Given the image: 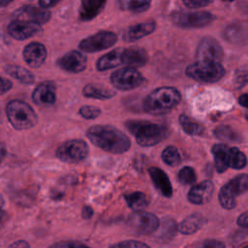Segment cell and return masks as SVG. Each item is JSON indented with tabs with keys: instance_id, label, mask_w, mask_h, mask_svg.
I'll return each instance as SVG.
<instances>
[{
	"instance_id": "1",
	"label": "cell",
	"mask_w": 248,
	"mask_h": 248,
	"mask_svg": "<svg viewBox=\"0 0 248 248\" xmlns=\"http://www.w3.org/2000/svg\"><path fill=\"white\" fill-rule=\"evenodd\" d=\"M86 136L94 145L114 154L124 153L131 146L130 139L110 125L92 126L87 130Z\"/></svg>"
},
{
	"instance_id": "2",
	"label": "cell",
	"mask_w": 248,
	"mask_h": 248,
	"mask_svg": "<svg viewBox=\"0 0 248 248\" xmlns=\"http://www.w3.org/2000/svg\"><path fill=\"white\" fill-rule=\"evenodd\" d=\"M180 100L181 95L176 88L170 86L159 87L145 97L143 109L150 114H165L174 108Z\"/></svg>"
},
{
	"instance_id": "3",
	"label": "cell",
	"mask_w": 248,
	"mask_h": 248,
	"mask_svg": "<svg viewBox=\"0 0 248 248\" xmlns=\"http://www.w3.org/2000/svg\"><path fill=\"white\" fill-rule=\"evenodd\" d=\"M125 125L141 146L155 145L169 135L167 127L150 121L129 120Z\"/></svg>"
},
{
	"instance_id": "4",
	"label": "cell",
	"mask_w": 248,
	"mask_h": 248,
	"mask_svg": "<svg viewBox=\"0 0 248 248\" xmlns=\"http://www.w3.org/2000/svg\"><path fill=\"white\" fill-rule=\"evenodd\" d=\"M8 120L16 130H27L37 123V114L30 105L23 101L13 100L6 107Z\"/></svg>"
},
{
	"instance_id": "5",
	"label": "cell",
	"mask_w": 248,
	"mask_h": 248,
	"mask_svg": "<svg viewBox=\"0 0 248 248\" xmlns=\"http://www.w3.org/2000/svg\"><path fill=\"white\" fill-rule=\"evenodd\" d=\"M186 75L200 82H216L225 75V68L221 63L197 61L186 68Z\"/></svg>"
},
{
	"instance_id": "6",
	"label": "cell",
	"mask_w": 248,
	"mask_h": 248,
	"mask_svg": "<svg viewBox=\"0 0 248 248\" xmlns=\"http://www.w3.org/2000/svg\"><path fill=\"white\" fill-rule=\"evenodd\" d=\"M248 190V174L241 173L228 181L219 192V202L225 209H232L236 205V197Z\"/></svg>"
},
{
	"instance_id": "7",
	"label": "cell",
	"mask_w": 248,
	"mask_h": 248,
	"mask_svg": "<svg viewBox=\"0 0 248 248\" xmlns=\"http://www.w3.org/2000/svg\"><path fill=\"white\" fill-rule=\"evenodd\" d=\"M171 21L183 28H199L203 27L211 23L215 16L205 11L201 12H184V11H176L170 15Z\"/></svg>"
},
{
	"instance_id": "8",
	"label": "cell",
	"mask_w": 248,
	"mask_h": 248,
	"mask_svg": "<svg viewBox=\"0 0 248 248\" xmlns=\"http://www.w3.org/2000/svg\"><path fill=\"white\" fill-rule=\"evenodd\" d=\"M89 152L87 143L82 140H70L60 144L56 149V156L63 162L77 164L83 161Z\"/></svg>"
},
{
	"instance_id": "9",
	"label": "cell",
	"mask_w": 248,
	"mask_h": 248,
	"mask_svg": "<svg viewBox=\"0 0 248 248\" xmlns=\"http://www.w3.org/2000/svg\"><path fill=\"white\" fill-rule=\"evenodd\" d=\"M128 227L137 234L147 235L156 232L160 226L158 217L152 213L139 211L130 215Z\"/></svg>"
},
{
	"instance_id": "10",
	"label": "cell",
	"mask_w": 248,
	"mask_h": 248,
	"mask_svg": "<svg viewBox=\"0 0 248 248\" xmlns=\"http://www.w3.org/2000/svg\"><path fill=\"white\" fill-rule=\"evenodd\" d=\"M110 81L117 89L132 90L140 86L144 81V78L138 70L124 67L111 74Z\"/></svg>"
},
{
	"instance_id": "11",
	"label": "cell",
	"mask_w": 248,
	"mask_h": 248,
	"mask_svg": "<svg viewBox=\"0 0 248 248\" xmlns=\"http://www.w3.org/2000/svg\"><path fill=\"white\" fill-rule=\"evenodd\" d=\"M117 41L115 33L110 31H100L83 39L78 47L84 52H96L112 46Z\"/></svg>"
},
{
	"instance_id": "12",
	"label": "cell",
	"mask_w": 248,
	"mask_h": 248,
	"mask_svg": "<svg viewBox=\"0 0 248 248\" xmlns=\"http://www.w3.org/2000/svg\"><path fill=\"white\" fill-rule=\"evenodd\" d=\"M196 57L198 61L221 63L224 57V51L220 43L214 38L203 37L198 45Z\"/></svg>"
},
{
	"instance_id": "13",
	"label": "cell",
	"mask_w": 248,
	"mask_h": 248,
	"mask_svg": "<svg viewBox=\"0 0 248 248\" xmlns=\"http://www.w3.org/2000/svg\"><path fill=\"white\" fill-rule=\"evenodd\" d=\"M51 14L46 9L37 8L34 6H23L14 12L15 20L31 21L38 24L46 23L49 20Z\"/></svg>"
},
{
	"instance_id": "14",
	"label": "cell",
	"mask_w": 248,
	"mask_h": 248,
	"mask_svg": "<svg viewBox=\"0 0 248 248\" xmlns=\"http://www.w3.org/2000/svg\"><path fill=\"white\" fill-rule=\"evenodd\" d=\"M86 64V56L78 50H71L57 60V65L60 69L74 74L82 72L85 69Z\"/></svg>"
},
{
	"instance_id": "15",
	"label": "cell",
	"mask_w": 248,
	"mask_h": 248,
	"mask_svg": "<svg viewBox=\"0 0 248 248\" xmlns=\"http://www.w3.org/2000/svg\"><path fill=\"white\" fill-rule=\"evenodd\" d=\"M41 31V25L31 21L13 20L8 26L9 34L16 40L28 39L39 34Z\"/></svg>"
},
{
	"instance_id": "16",
	"label": "cell",
	"mask_w": 248,
	"mask_h": 248,
	"mask_svg": "<svg viewBox=\"0 0 248 248\" xmlns=\"http://www.w3.org/2000/svg\"><path fill=\"white\" fill-rule=\"evenodd\" d=\"M33 102L40 107H50L56 101V86L52 81L40 83L32 94Z\"/></svg>"
},
{
	"instance_id": "17",
	"label": "cell",
	"mask_w": 248,
	"mask_h": 248,
	"mask_svg": "<svg viewBox=\"0 0 248 248\" xmlns=\"http://www.w3.org/2000/svg\"><path fill=\"white\" fill-rule=\"evenodd\" d=\"M23 58L29 67L38 68L46 58V48L39 42L29 43L23 49Z\"/></svg>"
},
{
	"instance_id": "18",
	"label": "cell",
	"mask_w": 248,
	"mask_h": 248,
	"mask_svg": "<svg viewBox=\"0 0 248 248\" xmlns=\"http://www.w3.org/2000/svg\"><path fill=\"white\" fill-rule=\"evenodd\" d=\"M214 185L211 180H203L202 182L194 185L188 192L187 199L194 204H203L212 197Z\"/></svg>"
},
{
	"instance_id": "19",
	"label": "cell",
	"mask_w": 248,
	"mask_h": 248,
	"mask_svg": "<svg viewBox=\"0 0 248 248\" xmlns=\"http://www.w3.org/2000/svg\"><path fill=\"white\" fill-rule=\"evenodd\" d=\"M151 180L156 189L165 197L170 198L172 195L171 183L164 170L159 168L151 167L148 170Z\"/></svg>"
},
{
	"instance_id": "20",
	"label": "cell",
	"mask_w": 248,
	"mask_h": 248,
	"mask_svg": "<svg viewBox=\"0 0 248 248\" xmlns=\"http://www.w3.org/2000/svg\"><path fill=\"white\" fill-rule=\"evenodd\" d=\"M155 28L156 23L153 20L140 22L128 27L123 34V39L126 42H134L151 34L155 30Z\"/></svg>"
},
{
	"instance_id": "21",
	"label": "cell",
	"mask_w": 248,
	"mask_h": 248,
	"mask_svg": "<svg viewBox=\"0 0 248 248\" xmlns=\"http://www.w3.org/2000/svg\"><path fill=\"white\" fill-rule=\"evenodd\" d=\"M147 62V53L140 47H130L123 49L122 64L129 68H139L145 65Z\"/></svg>"
},
{
	"instance_id": "22",
	"label": "cell",
	"mask_w": 248,
	"mask_h": 248,
	"mask_svg": "<svg viewBox=\"0 0 248 248\" xmlns=\"http://www.w3.org/2000/svg\"><path fill=\"white\" fill-rule=\"evenodd\" d=\"M106 1L102 0H83L80 4L79 17L87 21L96 17L105 8Z\"/></svg>"
},
{
	"instance_id": "23",
	"label": "cell",
	"mask_w": 248,
	"mask_h": 248,
	"mask_svg": "<svg viewBox=\"0 0 248 248\" xmlns=\"http://www.w3.org/2000/svg\"><path fill=\"white\" fill-rule=\"evenodd\" d=\"M230 151L231 147L218 143L214 144L211 148L213 154L215 168L218 172H224L228 168H230Z\"/></svg>"
},
{
	"instance_id": "24",
	"label": "cell",
	"mask_w": 248,
	"mask_h": 248,
	"mask_svg": "<svg viewBox=\"0 0 248 248\" xmlns=\"http://www.w3.org/2000/svg\"><path fill=\"white\" fill-rule=\"evenodd\" d=\"M205 223V218L200 213H193L183 219L177 226V230L182 234H192L198 232Z\"/></svg>"
},
{
	"instance_id": "25",
	"label": "cell",
	"mask_w": 248,
	"mask_h": 248,
	"mask_svg": "<svg viewBox=\"0 0 248 248\" xmlns=\"http://www.w3.org/2000/svg\"><path fill=\"white\" fill-rule=\"evenodd\" d=\"M122 52L123 49L116 48L101 56L96 63L97 69L99 71H107L119 66L122 64Z\"/></svg>"
},
{
	"instance_id": "26",
	"label": "cell",
	"mask_w": 248,
	"mask_h": 248,
	"mask_svg": "<svg viewBox=\"0 0 248 248\" xmlns=\"http://www.w3.org/2000/svg\"><path fill=\"white\" fill-rule=\"evenodd\" d=\"M224 36L230 42H240L248 38V23L239 22L229 25L224 31Z\"/></svg>"
},
{
	"instance_id": "27",
	"label": "cell",
	"mask_w": 248,
	"mask_h": 248,
	"mask_svg": "<svg viewBox=\"0 0 248 248\" xmlns=\"http://www.w3.org/2000/svg\"><path fill=\"white\" fill-rule=\"evenodd\" d=\"M5 72L23 84H31L35 81V76L27 69L18 65H8L5 67Z\"/></svg>"
},
{
	"instance_id": "28",
	"label": "cell",
	"mask_w": 248,
	"mask_h": 248,
	"mask_svg": "<svg viewBox=\"0 0 248 248\" xmlns=\"http://www.w3.org/2000/svg\"><path fill=\"white\" fill-rule=\"evenodd\" d=\"M82 94L84 97L87 98L105 100L112 98L115 95V92L108 88H104L94 84H86L82 89Z\"/></svg>"
},
{
	"instance_id": "29",
	"label": "cell",
	"mask_w": 248,
	"mask_h": 248,
	"mask_svg": "<svg viewBox=\"0 0 248 248\" xmlns=\"http://www.w3.org/2000/svg\"><path fill=\"white\" fill-rule=\"evenodd\" d=\"M124 199H125L128 206L136 212L141 211L148 204L146 196L141 192H134V193H130V194H125Z\"/></svg>"
},
{
	"instance_id": "30",
	"label": "cell",
	"mask_w": 248,
	"mask_h": 248,
	"mask_svg": "<svg viewBox=\"0 0 248 248\" xmlns=\"http://www.w3.org/2000/svg\"><path fill=\"white\" fill-rule=\"evenodd\" d=\"M179 122L184 132L188 135L198 136L202 135L203 132V127L200 123L191 119L188 115L181 114L179 117Z\"/></svg>"
},
{
	"instance_id": "31",
	"label": "cell",
	"mask_w": 248,
	"mask_h": 248,
	"mask_svg": "<svg viewBox=\"0 0 248 248\" xmlns=\"http://www.w3.org/2000/svg\"><path fill=\"white\" fill-rule=\"evenodd\" d=\"M247 164V158L243 152L236 147H231L230 151V168L240 170Z\"/></svg>"
},
{
	"instance_id": "32",
	"label": "cell",
	"mask_w": 248,
	"mask_h": 248,
	"mask_svg": "<svg viewBox=\"0 0 248 248\" xmlns=\"http://www.w3.org/2000/svg\"><path fill=\"white\" fill-rule=\"evenodd\" d=\"M162 160L169 166H176L181 161L179 151L174 146H168L162 152Z\"/></svg>"
},
{
	"instance_id": "33",
	"label": "cell",
	"mask_w": 248,
	"mask_h": 248,
	"mask_svg": "<svg viewBox=\"0 0 248 248\" xmlns=\"http://www.w3.org/2000/svg\"><path fill=\"white\" fill-rule=\"evenodd\" d=\"M119 6L121 7V9H126L133 13L139 14V13L145 12L150 6V2L149 1H121L119 2Z\"/></svg>"
},
{
	"instance_id": "34",
	"label": "cell",
	"mask_w": 248,
	"mask_h": 248,
	"mask_svg": "<svg viewBox=\"0 0 248 248\" xmlns=\"http://www.w3.org/2000/svg\"><path fill=\"white\" fill-rule=\"evenodd\" d=\"M177 178L183 185H192L196 181V172L191 167H183L179 170Z\"/></svg>"
},
{
	"instance_id": "35",
	"label": "cell",
	"mask_w": 248,
	"mask_h": 248,
	"mask_svg": "<svg viewBox=\"0 0 248 248\" xmlns=\"http://www.w3.org/2000/svg\"><path fill=\"white\" fill-rule=\"evenodd\" d=\"M214 134L215 136L220 139V140H229V141H232V140H237L238 136L229 127V126H219L214 130Z\"/></svg>"
},
{
	"instance_id": "36",
	"label": "cell",
	"mask_w": 248,
	"mask_h": 248,
	"mask_svg": "<svg viewBox=\"0 0 248 248\" xmlns=\"http://www.w3.org/2000/svg\"><path fill=\"white\" fill-rule=\"evenodd\" d=\"M79 114L85 119H95L101 114V109L94 106H82L79 108Z\"/></svg>"
},
{
	"instance_id": "37",
	"label": "cell",
	"mask_w": 248,
	"mask_h": 248,
	"mask_svg": "<svg viewBox=\"0 0 248 248\" xmlns=\"http://www.w3.org/2000/svg\"><path fill=\"white\" fill-rule=\"evenodd\" d=\"M109 248H150L147 244L139 240H124L111 244Z\"/></svg>"
},
{
	"instance_id": "38",
	"label": "cell",
	"mask_w": 248,
	"mask_h": 248,
	"mask_svg": "<svg viewBox=\"0 0 248 248\" xmlns=\"http://www.w3.org/2000/svg\"><path fill=\"white\" fill-rule=\"evenodd\" d=\"M174 222L172 220H164L163 224H162V230H161V235H163L164 237H166V233H168V236L173 235L174 232L177 230V228H175L174 226Z\"/></svg>"
},
{
	"instance_id": "39",
	"label": "cell",
	"mask_w": 248,
	"mask_h": 248,
	"mask_svg": "<svg viewBox=\"0 0 248 248\" xmlns=\"http://www.w3.org/2000/svg\"><path fill=\"white\" fill-rule=\"evenodd\" d=\"M48 248H90V247L76 241H60L52 244Z\"/></svg>"
},
{
	"instance_id": "40",
	"label": "cell",
	"mask_w": 248,
	"mask_h": 248,
	"mask_svg": "<svg viewBox=\"0 0 248 248\" xmlns=\"http://www.w3.org/2000/svg\"><path fill=\"white\" fill-rule=\"evenodd\" d=\"M248 82V71H238L235 75L233 84L235 88H241Z\"/></svg>"
},
{
	"instance_id": "41",
	"label": "cell",
	"mask_w": 248,
	"mask_h": 248,
	"mask_svg": "<svg viewBox=\"0 0 248 248\" xmlns=\"http://www.w3.org/2000/svg\"><path fill=\"white\" fill-rule=\"evenodd\" d=\"M212 3V1L207 0H191V1H183V4L189 9H198L202 7H205Z\"/></svg>"
},
{
	"instance_id": "42",
	"label": "cell",
	"mask_w": 248,
	"mask_h": 248,
	"mask_svg": "<svg viewBox=\"0 0 248 248\" xmlns=\"http://www.w3.org/2000/svg\"><path fill=\"white\" fill-rule=\"evenodd\" d=\"M198 248H226L222 241L216 239H206Z\"/></svg>"
},
{
	"instance_id": "43",
	"label": "cell",
	"mask_w": 248,
	"mask_h": 248,
	"mask_svg": "<svg viewBox=\"0 0 248 248\" xmlns=\"http://www.w3.org/2000/svg\"><path fill=\"white\" fill-rule=\"evenodd\" d=\"M12 86L13 84L10 79L0 77V95H3L6 92H8L12 88Z\"/></svg>"
},
{
	"instance_id": "44",
	"label": "cell",
	"mask_w": 248,
	"mask_h": 248,
	"mask_svg": "<svg viewBox=\"0 0 248 248\" xmlns=\"http://www.w3.org/2000/svg\"><path fill=\"white\" fill-rule=\"evenodd\" d=\"M237 225L242 228H247L248 229V210L240 214L237 218Z\"/></svg>"
},
{
	"instance_id": "45",
	"label": "cell",
	"mask_w": 248,
	"mask_h": 248,
	"mask_svg": "<svg viewBox=\"0 0 248 248\" xmlns=\"http://www.w3.org/2000/svg\"><path fill=\"white\" fill-rule=\"evenodd\" d=\"M8 248H30L28 242L24 240H17L14 243H12Z\"/></svg>"
},
{
	"instance_id": "46",
	"label": "cell",
	"mask_w": 248,
	"mask_h": 248,
	"mask_svg": "<svg viewBox=\"0 0 248 248\" xmlns=\"http://www.w3.org/2000/svg\"><path fill=\"white\" fill-rule=\"evenodd\" d=\"M93 215V209L90 206H84L81 210V216L84 219H89Z\"/></svg>"
},
{
	"instance_id": "47",
	"label": "cell",
	"mask_w": 248,
	"mask_h": 248,
	"mask_svg": "<svg viewBox=\"0 0 248 248\" xmlns=\"http://www.w3.org/2000/svg\"><path fill=\"white\" fill-rule=\"evenodd\" d=\"M57 3H58V1H50V0H48V1H46V0H43V1H40V2H39V4H40L41 8H43V9L50 8V7L54 6V5H56Z\"/></svg>"
},
{
	"instance_id": "48",
	"label": "cell",
	"mask_w": 248,
	"mask_h": 248,
	"mask_svg": "<svg viewBox=\"0 0 248 248\" xmlns=\"http://www.w3.org/2000/svg\"><path fill=\"white\" fill-rule=\"evenodd\" d=\"M238 104L244 108H248V93L246 94H243L241 95L239 98H238Z\"/></svg>"
},
{
	"instance_id": "49",
	"label": "cell",
	"mask_w": 248,
	"mask_h": 248,
	"mask_svg": "<svg viewBox=\"0 0 248 248\" xmlns=\"http://www.w3.org/2000/svg\"><path fill=\"white\" fill-rule=\"evenodd\" d=\"M5 156H6V148L2 143H0V165L3 162Z\"/></svg>"
},
{
	"instance_id": "50",
	"label": "cell",
	"mask_w": 248,
	"mask_h": 248,
	"mask_svg": "<svg viewBox=\"0 0 248 248\" xmlns=\"http://www.w3.org/2000/svg\"><path fill=\"white\" fill-rule=\"evenodd\" d=\"M11 3L10 0H0V7H5L8 6Z\"/></svg>"
},
{
	"instance_id": "51",
	"label": "cell",
	"mask_w": 248,
	"mask_h": 248,
	"mask_svg": "<svg viewBox=\"0 0 248 248\" xmlns=\"http://www.w3.org/2000/svg\"><path fill=\"white\" fill-rule=\"evenodd\" d=\"M5 215H6V212L3 211V210L0 208V226H1V224L3 223V220H4Z\"/></svg>"
},
{
	"instance_id": "52",
	"label": "cell",
	"mask_w": 248,
	"mask_h": 248,
	"mask_svg": "<svg viewBox=\"0 0 248 248\" xmlns=\"http://www.w3.org/2000/svg\"><path fill=\"white\" fill-rule=\"evenodd\" d=\"M3 204H4V200H3L2 196H0V208L3 206Z\"/></svg>"
},
{
	"instance_id": "53",
	"label": "cell",
	"mask_w": 248,
	"mask_h": 248,
	"mask_svg": "<svg viewBox=\"0 0 248 248\" xmlns=\"http://www.w3.org/2000/svg\"><path fill=\"white\" fill-rule=\"evenodd\" d=\"M242 248H248V244H247V245H245V246H244V247H242Z\"/></svg>"
},
{
	"instance_id": "54",
	"label": "cell",
	"mask_w": 248,
	"mask_h": 248,
	"mask_svg": "<svg viewBox=\"0 0 248 248\" xmlns=\"http://www.w3.org/2000/svg\"><path fill=\"white\" fill-rule=\"evenodd\" d=\"M246 118H247V120H248V113L246 114Z\"/></svg>"
}]
</instances>
